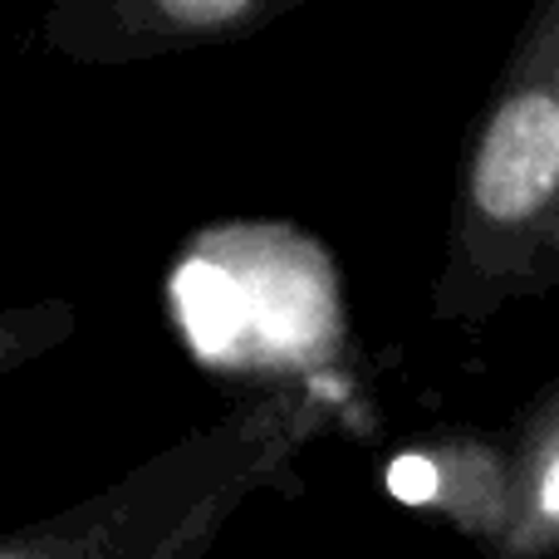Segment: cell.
Listing matches in <instances>:
<instances>
[{"instance_id":"cell-1","label":"cell","mask_w":559,"mask_h":559,"mask_svg":"<svg viewBox=\"0 0 559 559\" xmlns=\"http://www.w3.org/2000/svg\"><path fill=\"white\" fill-rule=\"evenodd\" d=\"M559 289V0H535L462 133L447 206L437 324L486 329Z\"/></svg>"},{"instance_id":"cell-2","label":"cell","mask_w":559,"mask_h":559,"mask_svg":"<svg viewBox=\"0 0 559 559\" xmlns=\"http://www.w3.org/2000/svg\"><path fill=\"white\" fill-rule=\"evenodd\" d=\"M324 427L329 403L314 388L275 383L114 486L10 531L0 559H202L246 501L295 486L299 452Z\"/></svg>"},{"instance_id":"cell-3","label":"cell","mask_w":559,"mask_h":559,"mask_svg":"<svg viewBox=\"0 0 559 559\" xmlns=\"http://www.w3.org/2000/svg\"><path fill=\"white\" fill-rule=\"evenodd\" d=\"M295 5L305 0H64L45 10L39 45L74 64H143L241 45Z\"/></svg>"},{"instance_id":"cell-4","label":"cell","mask_w":559,"mask_h":559,"mask_svg":"<svg viewBox=\"0 0 559 559\" xmlns=\"http://www.w3.org/2000/svg\"><path fill=\"white\" fill-rule=\"evenodd\" d=\"M383 486L407 511L437 515L481 555H491L506 535V515H511L506 432L442 427V432L413 437L403 452L388 456Z\"/></svg>"},{"instance_id":"cell-5","label":"cell","mask_w":559,"mask_h":559,"mask_svg":"<svg viewBox=\"0 0 559 559\" xmlns=\"http://www.w3.org/2000/svg\"><path fill=\"white\" fill-rule=\"evenodd\" d=\"M511 452V515L481 559H559V378L540 388L506 427Z\"/></svg>"}]
</instances>
